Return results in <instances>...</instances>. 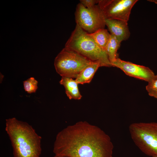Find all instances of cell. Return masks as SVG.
Masks as SVG:
<instances>
[{
    "mask_svg": "<svg viewBox=\"0 0 157 157\" xmlns=\"http://www.w3.org/2000/svg\"><path fill=\"white\" fill-rule=\"evenodd\" d=\"M113 144L99 127L86 121L69 125L57 135L53 151L67 157H113Z\"/></svg>",
    "mask_w": 157,
    "mask_h": 157,
    "instance_id": "1",
    "label": "cell"
},
{
    "mask_svg": "<svg viewBox=\"0 0 157 157\" xmlns=\"http://www.w3.org/2000/svg\"><path fill=\"white\" fill-rule=\"evenodd\" d=\"M111 64L112 66L121 69L127 75L148 83L157 78V75L148 67L122 60L119 58Z\"/></svg>",
    "mask_w": 157,
    "mask_h": 157,
    "instance_id": "8",
    "label": "cell"
},
{
    "mask_svg": "<svg viewBox=\"0 0 157 157\" xmlns=\"http://www.w3.org/2000/svg\"><path fill=\"white\" fill-rule=\"evenodd\" d=\"M93 62H99L101 67L112 66L106 51L99 47L88 33L76 24L65 45Z\"/></svg>",
    "mask_w": 157,
    "mask_h": 157,
    "instance_id": "3",
    "label": "cell"
},
{
    "mask_svg": "<svg viewBox=\"0 0 157 157\" xmlns=\"http://www.w3.org/2000/svg\"><path fill=\"white\" fill-rule=\"evenodd\" d=\"M54 157H67L57 156V155H55Z\"/></svg>",
    "mask_w": 157,
    "mask_h": 157,
    "instance_id": "18",
    "label": "cell"
},
{
    "mask_svg": "<svg viewBox=\"0 0 157 157\" xmlns=\"http://www.w3.org/2000/svg\"><path fill=\"white\" fill-rule=\"evenodd\" d=\"M152 157H157V156H153Z\"/></svg>",
    "mask_w": 157,
    "mask_h": 157,
    "instance_id": "19",
    "label": "cell"
},
{
    "mask_svg": "<svg viewBox=\"0 0 157 157\" xmlns=\"http://www.w3.org/2000/svg\"><path fill=\"white\" fill-rule=\"evenodd\" d=\"M146 89L149 96L157 98V78L149 82Z\"/></svg>",
    "mask_w": 157,
    "mask_h": 157,
    "instance_id": "15",
    "label": "cell"
},
{
    "mask_svg": "<svg viewBox=\"0 0 157 157\" xmlns=\"http://www.w3.org/2000/svg\"><path fill=\"white\" fill-rule=\"evenodd\" d=\"M99 0H81L80 3L86 8H90L98 3Z\"/></svg>",
    "mask_w": 157,
    "mask_h": 157,
    "instance_id": "16",
    "label": "cell"
},
{
    "mask_svg": "<svg viewBox=\"0 0 157 157\" xmlns=\"http://www.w3.org/2000/svg\"><path fill=\"white\" fill-rule=\"evenodd\" d=\"M89 34L97 45L105 51L110 36L107 30L105 28L101 29Z\"/></svg>",
    "mask_w": 157,
    "mask_h": 157,
    "instance_id": "12",
    "label": "cell"
},
{
    "mask_svg": "<svg viewBox=\"0 0 157 157\" xmlns=\"http://www.w3.org/2000/svg\"><path fill=\"white\" fill-rule=\"evenodd\" d=\"M76 24L89 33L104 28L106 18L98 5L86 8L80 3L75 12Z\"/></svg>",
    "mask_w": 157,
    "mask_h": 157,
    "instance_id": "6",
    "label": "cell"
},
{
    "mask_svg": "<svg viewBox=\"0 0 157 157\" xmlns=\"http://www.w3.org/2000/svg\"><path fill=\"white\" fill-rule=\"evenodd\" d=\"M131 137L135 145L144 154L157 156V122H137L129 127Z\"/></svg>",
    "mask_w": 157,
    "mask_h": 157,
    "instance_id": "4",
    "label": "cell"
},
{
    "mask_svg": "<svg viewBox=\"0 0 157 157\" xmlns=\"http://www.w3.org/2000/svg\"><path fill=\"white\" fill-rule=\"evenodd\" d=\"M148 1H149L154 2L156 4H157V0H149Z\"/></svg>",
    "mask_w": 157,
    "mask_h": 157,
    "instance_id": "17",
    "label": "cell"
},
{
    "mask_svg": "<svg viewBox=\"0 0 157 157\" xmlns=\"http://www.w3.org/2000/svg\"><path fill=\"white\" fill-rule=\"evenodd\" d=\"M92 61L77 52L64 47L55 58L54 65L62 77L76 78Z\"/></svg>",
    "mask_w": 157,
    "mask_h": 157,
    "instance_id": "5",
    "label": "cell"
},
{
    "mask_svg": "<svg viewBox=\"0 0 157 157\" xmlns=\"http://www.w3.org/2000/svg\"><path fill=\"white\" fill-rule=\"evenodd\" d=\"M137 0H99L98 5L106 19L128 22L131 10Z\"/></svg>",
    "mask_w": 157,
    "mask_h": 157,
    "instance_id": "7",
    "label": "cell"
},
{
    "mask_svg": "<svg viewBox=\"0 0 157 157\" xmlns=\"http://www.w3.org/2000/svg\"><path fill=\"white\" fill-rule=\"evenodd\" d=\"M38 81L33 77L23 81L24 89L28 93L31 94L36 92L38 88Z\"/></svg>",
    "mask_w": 157,
    "mask_h": 157,
    "instance_id": "14",
    "label": "cell"
},
{
    "mask_svg": "<svg viewBox=\"0 0 157 157\" xmlns=\"http://www.w3.org/2000/svg\"><path fill=\"white\" fill-rule=\"evenodd\" d=\"M5 130L10 140L13 157H40L41 137L27 123L15 117L6 119Z\"/></svg>",
    "mask_w": 157,
    "mask_h": 157,
    "instance_id": "2",
    "label": "cell"
},
{
    "mask_svg": "<svg viewBox=\"0 0 157 157\" xmlns=\"http://www.w3.org/2000/svg\"><path fill=\"white\" fill-rule=\"evenodd\" d=\"M105 23L110 34L120 42L127 40L130 37V33L128 22L119 19H106Z\"/></svg>",
    "mask_w": 157,
    "mask_h": 157,
    "instance_id": "9",
    "label": "cell"
},
{
    "mask_svg": "<svg viewBox=\"0 0 157 157\" xmlns=\"http://www.w3.org/2000/svg\"><path fill=\"white\" fill-rule=\"evenodd\" d=\"M65 89V93L70 99L80 100L82 96L79 91L78 83L73 78L62 77L59 82Z\"/></svg>",
    "mask_w": 157,
    "mask_h": 157,
    "instance_id": "10",
    "label": "cell"
},
{
    "mask_svg": "<svg viewBox=\"0 0 157 157\" xmlns=\"http://www.w3.org/2000/svg\"><path fill=\"white\" fill-rule=\"evenodd\" d=\"M100 67L101 65L99 62H92L81 71L75 80L78 84H83L90 83L95 73Z\"/></svg>",
    "mask_w": 157,
    "mask_h": 157,
    "instance_id": "11",
    "label": "cell"
},
{
    "mask_svg": "<svg viewBox=\"0 0 157 157\" xmlns=\"http://www.w3.org/2000/svg\"><path fill=\"white\" fill-rule=\"evenodd\" d=\"M121 43L114 36L110 34L105 51L111 64L118 58L117 51L120 47Z\"/></svg>",
    "mask_w": 157,
    "mask_h": 157,
    "instance_id": "13",
    "label": "cell"
}]
</instances>
